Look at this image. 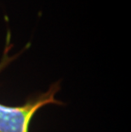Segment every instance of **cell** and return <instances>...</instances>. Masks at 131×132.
<instances>
[{"label": "cell", "instance_id": "1", "mask_svg": "<svg viewBox=\"0 0 131 132\" xmlns=\"http://www.w3.org/2000/svg\"><path fill=\"white\" fill-rule=\"evenodd\" d=\"M11 46L9 32L4 55L0 61V72L17 56V55L12 57L9 55ZM60 89V82H56L52 84L47 91L32 95L21 105L10 106L0 102V132H30L31 121L42 108L48 105H64L62 102L55 98Z\"/></svg>", "mask_w": 131, "mask_h": 132}]
</instances>
